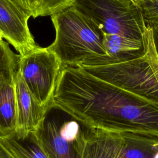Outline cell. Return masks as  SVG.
<instances>
[{
  "label": "cell",
  "instance_id": "1",
  "mask_svg": "<svg viewBox=\"0 0 158 158\" xmlns=\"http://www.w3.org/2000/svg\"><path fill=\"white\" fill-rule=\"evenodd\" d=\"M53 101L93 128L158 136L157 103L81 68L62 67Z\"/></svg>",
  "mask_w": 158,
  "mask_h": 158
},
{
  "label": "cell",
  "instance_id": "2",
  "mask_svg": "<svg viewBox=\"0 0 158 158\" xmlns=\"http://www.w3.org/2000/svg\"><path fill=\"white\" fill-rule=\"evenodd\" d=\"M51 17L56 37L47 48L57 56L62 67H77L88 59L107 56L99 30L73 6Z\"/></svg>",
  "mask_w": 158,
  "mask_h": 158
},
{
  "label": "cell",
  "instance_id": "3",
  "mask_svg": "<svg viewBox=\"0 0 158 158\" xmlns=\"http://www.w3.org/2000/svg\"><path fill=\"white\" fill-rule=\"evenodd\" d=\"M143 41L144 52L139 57L114 64L80 68L97 78L158 104V55L151 27L146 26Z\"/></svg>",
  "mask_w": 158,
  "mask_h": 158
},
{
  "label": "cell",
  "instance_id": "4",
  "mask_svg": "<svg viewBox=\"0 0 158 158\" xmlns=\"http://www.w3.org/2000/svg\"><path fill=\"white\" fill-rule=\"evenodd\" d=\"M94 130L53 101L35 133L48 158H82Z\"/></svg>",
  "mask_w": 158,
  "mask_h": 158
},
{
  "label": "cell",
  "instance_id": "5",
  "mask_svg": "<svg viewBox=\"0 0 158 158\" xmlns=\"http://www.w3.org/2000/svg\"><path fill=\"white\" fill-rule=\"evenodd\" d=\"M72 6L101 35L117 34L143 41L146 25L139 6L131 0H75Z\"/></svg>",
  "mask_w": 158,
  "mask_h": 158
},
{
  "label": "cell",
  "instance_id": "6",
  "mask_svg": "<svg viewBox=\"0 0 158 158\" xmlns=\"http://www.w3.org/2000/svg\"><path fill=\"white\" fill-rule=\"evenodd\" d=\"M62 64L57 56L47 48L36 46L20 56L19 71L37 102L47 107L52 101Z\"/></svg>",
  "mask_w": 158,
  "mask_h": 158
},
{
  "label": "cell",
  "instance_id": "7",
  "mask_svg": "<svg viewBox=\"0 0 158 158\" xmlns=\"http://www.w3.org/2000/svg\"><path fill=\"white\" fill-rule=\"evenodd\" d=\"M30 17L12 0H0V35L20 56L38 46L28 28Z\"/></svg>",
  "mask_w": 158,
  "mask_h": 158
},
{
  "label": "cell",
  "instance_id": "8",
  "mask_svg": "<svg viewBox=\"0 0 158 158\" xmlns=\"http://www.w3.org/2000/svg\"><path fill=\"white\" fill-rule=\"evenodd\" d=\"M102 43L107 56L88 59L78 67L99 66L126 62L141 56L144 52L142 40L117 34L102 35Z\"/></svg>",
  "mask_w": 158,
  "mask_h": 158
},
{
  "label": "cell",
  "instance_id": "9",
  "mask_svg": "<svg viewBox=\"0 0 158 158\" xmlns=\"http://www.w3.org/2000/svg\"><path fill=\"white\" fill-rule=\"evenodd\" d=\"M15 96L17 109L15 132L35 131L41 122L47 107L40 105L30 93L18 71L15 78Z\"/></svg>",
  "mask_w": 158,
  "mask_h": 158
},
{
  "label": "cell",
  "instance_id": "10",
  "mask_svg": "<svg viewBox=\"0 0 158 158\" xmlns=\"http://www.w3.org/2000/svg\"><path fill=\"white\" fill-rule=\"evenodd\" d=\"M123 147L121 133L94 128L86 143L82 158H121Z\"/></svg>",
  "mask_w": 158,
  "mask_h": 158
},
{
  "label": "cell",
  "instance_id": "11",
  "mask_svg": "<svg viewBox=\"0 0 158 158\" xmlns=\"http://www.w3.org/2000/svg\"><path fill=\"white\" fill-rule=\"evenodd\" d=\"M0 136L6 146L17 158H48L35 131L22 133L14 131Z\"/></svg>",
  "mask_w": 158,
  "mask_h": 158
},
{
  "label": "cell",
  "instance_id": "12",
  "mask_svg": "<svg viewBox=\"0 0 158 158\" xmlns=\"http://www.w3.org/2000/svg\"><path fill=\"white\" fill-rule=\"evenodd\" d=\"M124 147L121 158H156L158 136L137 133H122Z\"/></svg>",
  "mask_w": 158,
  "mask_h": 158
},
{
  "label": "cell",
  "instance_id": "13",
  "mask_svg": "<svg viewBox=\"0 0 158 158\" xmlns=\"http://www.w3.org/2000/svg\"><path fill=\"white\" fill-rule=\"evenodd\" d=\"M15 79L0 86V136L7 135L16 130L17 109Z\"/></svg>",
  "mask_w": 158,
  "mask_h": 158
},
{
  "label": "cell",
  "instance_id": "14",
  "mask_svg": "<svg viewBox=\"0 0 158 158\" xmlns=\"http://www.w3.org/2000/svg\"><path fill=\"white\" fill-rule=\"evenodd\" d=\"M25 14L36 18L52 16L71 7L75 0H12Z\"/></svg>",
  "mask_w": 158,
  "mask_h": 158
},
{
  "label": "cell",
  "instance_id": "15",
  "mask_svg": "<svg viewBox=\"0 0 158 158\" xmlns=\"http://www.w3.org/2000/svg\"><path fill=\"white\" fill-rule=\"evenodd\" d=\"M20 55L15 54L9 43L0 40V86L15 79L19 71Z\"/></svg>",
  "mask_w": 158,
  "mask_h": 158
},
{
  "label": "cell",
  "instance_id": "16",
  "mask_svg": "<svg viewBox=\"0 0 158 158\" xmlns=\"http://www.w3.org/2000/svg\"><path fill=\"white\" fill-rule=\"evenodd\" d=\"M138 6L146 26L158 23V0H139Z\"/></svg>",
  "mask_w": 158,
  "mask_h": 158
},
{
  "label": "cell",
  "instance_id": "17",
  "mask_svg": "<svg viewBox=\"0 0 158 158\" xmlns=\"http://www.w3.org/2000/svg\"><path fill=\"white\" fill-rule=\"evenodd\" d=\"M0 158H17L6 146L0 136Z\"/></svg>",
  "mask_w": 158,
  "mask_h": 158
},
{
  "label": "cell",
  "instance_id": "18",
  "mask_svg": "<svg viewBox=\"0 0 158 158\" xmlns=\"http://www.w3.org/2000/svg\"><path fill=\"white\" fill-rule=\"evenodd\" d=\"M149 27L152 28L154 43L155 48L156 50V52L158 55V23L153 25Z\"/></svg>",
  "mask_w": 158,
  "mask_h": 158
},
{
  "label": "cell",
  "instance_id": "19",
  "mask_svg": "<svg viewBox=\"0 0 158 158\" xmlns=\"http://www.w3.org/2000/svg\"><path fill=\"white\" fill-rule=\"evenodd\" d=\"M131 1H133L134 2H135L136 4L138 5V2H139V0H131Z\"/></svg>",
  "mask_w": 158,
  "mask_h": 158
},
{
  "label": "cell",
  "instance_id": "20",
  "mask_svg": "<svg viewBox=\"0 0 158 158\" xmlns=\"http://www.w3.org/2000/svg\"><path fill=\"white\" fill-rule=\"evenodd\" d=\"M2 38L1 37V35H0V40H2Z\"/></svg>",
  "mask_w": 158,
  "mask_h": 158
}]
</instances>
